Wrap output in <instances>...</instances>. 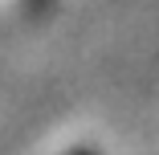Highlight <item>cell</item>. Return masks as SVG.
I'll use <instances>...</instances> for the list:
<instances>
[{"label":"cell","mask_w":159,"mask_h":155,"mask_svg":"<svg viewBox=\"0 0 159 155\" xmlns=\"http://www.w3.org/2000/svg\"><path fill=\"white\" fill-rule=\"evenodd\" d=\"M70 155H98V151H90V147H82V151H70Z\"/></svg>","instance_id":"obj_1"}]
</instances>
